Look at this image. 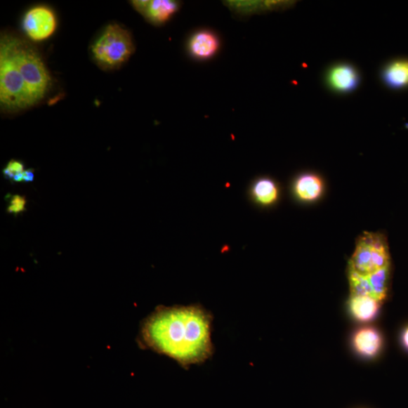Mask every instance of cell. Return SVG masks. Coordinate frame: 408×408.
<instances>
[{
  "mask_svg": "<svg viewBox=\"0 0 408 408\" xmlns=\"http://www.w3.org/2000/svg\"><path fill=\"white\" fill-rule=\"evenodd\" d=\"M34 179V171L32 169H29L21 173L18 174L13 179V181L17 183H32Z\"/></svg>",
  "mask_w": 408,
  "mask_h": 408,
  "instance_id": "ac0fdd59",
  "label": "cell"
},
{
  "mask_svg": "<svg viewBox=\"0 0 408 408\" xmlns=\"http://www.w3.org/2000/svg\"><path fill=\"white\" fill-rule=\"evenodd\" d=\"M390 265L389 247L383 235L366 232L358 238L350 261V272L367 277Z\"/></svg>",
  "mask_w": 408,
  "mask_h": 408,
  "instance_id": "277c9868",
  "label": "cell"
},
{
  "mask_svg": "<svg viewBox=\"0 0 408 408\" xmlns=\"http://www.w3.org/2000/svg\"><path fill=\"white\" fill-rule=\"evenodd\" d=\"M402 343L406 349L408 350V327L406 328L402 334Z\"/></svg>",
  "mask_w": 408,
  "mask_h": 408,
  "instance_id": "d6986e66",
  "label": "cell"
},
{
  "mask_svg": "<svg viewBox=\"0 0 408 408\" xmlns=\"http://www.w3.org/2000/svg\"><path fill=\"white\" fill-rule=\"evenodd\" d=\"M349 279L351 296H370L374 298L372 287L367 277L358 275L350 272Z\"/></svg>",
  "mask_w": 408,
  "mask_h": 408,
  "instance_id": "9a60e30c",
  "label": "cell"
},
{
  "mask_svg": "<svg viewBox=\"0 0 408 408\" xmlns=\"http://www.w3.org/2000/svg\"><path fill=\"white\" fill-rule=\"evenodd\" d=\"M324 184L322 178L312 173H305L296 178L293 191L295 196L303 202H312L323 192Z\"/></svg>",
  "mask_w": 408,
  "mask_h": 408,
  "instance_id": "30bf717a",
  "label": "cell"
},
{
  "mask_svg": "<svg viewBox=\"0 0 408 408\" xmlns=\"http://www.w3.org/2000/svg\"><path fill=\"white\" fill-rule=\"evenodd\" d=\"M367 277L372 287L376 300L379 302L383 301L387 296L390 267Z\"/></svg>",
  "mask_w": 408,
  "mask_h": 408,
  "instance_id": "5bb4252c",
  "label": "cell"
},
{
  "mask_svg": "<svg viewBox=\"0 0 408 408\" xmlns=\"http://www.w3.org/2000/svg\"><path fill=\"white\" fill-rule=\"evenodd\" d=\"M382 343L380 333L372 327L362 328L353 337L356 351L366 357H373L379 353Z\"/></svg>",
  "mask_w": 408,
  "mask_h": 408,
  "instance_id": "8fae6325",
  "label": "cell"
},
{
  "mask_svg": "<svg viewBox=\"0 0 408 408\" xmlns=\"http://www.w3.org/2000/svg\"><path fill=\"white\" fill-rule=\"evenodd\" d=\"M22 27L32 41H43L55 33L57 19L51 8L37 6L28 10L23 18Z\"/></svg>",
  "mask_w": 408,
  "mask_h": 408,
  "instance_id": "5b68a950",
  "label": "cell"
},
{
  "mask_svg": "<svg viewBox=\"0 0 408 408\" xmlns=\"http://www.w3.org/2000/svg\"><path fill=\"white\" fill-rule=\"evenodd\" d=\"M220 39L216 34L208 29H202L192 35L187 42V51L197 60L213 58L220 48Z\"/></svg>",
  "mask_w": 408,
  "mask_h": 408,
  "instance_id": "ba28073f",
  "label": "cell"
},
{
  "mask_svg": "<svg viewBox=\"0 0 408 408\" xmlns=\"http://www.w3.org/2000/svg\"><path fill=\"white\" fill-rule=\"evenodd\" d=\"M381 302L370 296H351L350 311L357 320L369 322L379 311Z\"/></svg>",
  "mask_w": 408,
  "mask_h": 408,
  "instance_id": "4fadbf2b",
  "label": "cell"
},
{
  "mask_svg": "<svg viewBox=\"0 0 408 408\" xmlns=\"http://www.w3.org/2000/svg\"><path fill=\"white\" fill-rule=\"evenodd\" d=\"M53 81L44 59L25 39L4 34L0 41V104L3 110L18 112L46 98Z\"/></svg>",
  "mask_w": 408,
  "mask_h": 408,
  "instance_id": "7a4b0ae2",
  "label": "cell"
},
{
  "mask_svg": "<svg viewBox=\"0 0 408 408\" xmlns=\"http://www.w3.org/2000/svg\"><path fill=\"white\" fill-rule=\"evenodd\" d=\"M361 82V76L356 67L349 63L332 65L326 73V84L331 91L340 94L350 93Z\"/></svg>",
  "mask_w": 408,
  "mask_h": 408,
  "instance_id": "8992f818",
  "label": "cell"
},
{
  "mask_svg": "<svg viewBox=\"0 0 408 408\" xmlns=\"http://www.w3.org/2000/svg\"><path fill=\"white\" fill-rule=\"evenodd\" d=\"M131 4L148 22L154 25L167 22L180 8V3L172 0H138Z\"/></svg>",
  "mask_w": 408,
  "mask_h": 408,
  "instance_id": "52a82bcc",
  "label": "cell"
},
{
  "mask_svg": "<svg viewBox=\"0 0 408 408\" xmlns=\"http://www.w3.org/2000/svg\"><path fill=\"white\" fill-rule=\"evenodd\" d=\"M134 52L131 34L116 23L108 25L91 46L95 62L105 70L121 67Z\"/></svg>",
  "mask_w": 408,
  "mask_h": 408,
  "instance_id": "3957f363",
  "label": "cell"
},
{
  "mask_svg": "<svg viewBox=\"0 0 408 408\" xmlns=\"http://www.w3.org/2000/svg\"><path fill=\"white\" fill-rule=\"evenodd\" d=\"M25 171V165L22 162L11 160L4 169L3 172L6 178L13 181L15 176Z\"/></svg>",
  "mask_w": 408,
  "mask_h": 408,
  "instance_id": "e0dca14e",
  "label": "cell"
},
{
  "mask_svg": "<svg viewBox=\"0 0 408 408\" xmlns=\"http://www.w3.org/2000/svg\"><path fill=\"white\" fill-rule=\"evenodd\" d=\"M381 78L389 88L395 89L408 86V58H400L387 64L383 69Z\"/></svg>",
  "mask_w": 408,
  "mask_h": 408,
  "instance_id": "7c38bea8",
  "label": "cell"
},
{
  "mask_svg": "<svg viewBox=\"0 0 408 408\" xmlns=\"http://www.w3.org/2000/svg\"><path fill=\"white\" fill-rule=\"evenodd\" d=\"M251 202L260 206L268 207L275 204L280 197V188L272 178H257L248 191Z\"/></svg>",
  "mask_w": 408,
  "mask_h": 408,
  "instance_id": "9c48e42d",
  "label": "cell"
},
{
  "mask_svg": "<svg viewBox=\"0 0 408 408\" xmlns=\"http://www.w3.org/2000/svg\"><path fill=\"white\" fill-rule=\"evenodd\" d=\"M8 202L7 212L10 214L18 215L26 210L27 200L25 197L18 195L10 196Z\"/></svg>",
  "mask_w": 408,
  "mask_h": 408,
  "instance_id": "2e32d148",
  "label": "cell"
},
{
  "mask_svg": "<svg viewBox=\"0 0 408 408\" xmlns=\"http://www.w3.org/2000/svg\"><path fill=\"white\" fill-rule=\"evenodd\" d=\"M211 322L197 305L161 308L145 323L143 341L185 366L204 362L212 353Z\"/></svg>",
  "mask_w": 408,
  "mask_h": 408,
  "instance_id": "6da1fadb",
  "label": "cell"
}]
</instances>
